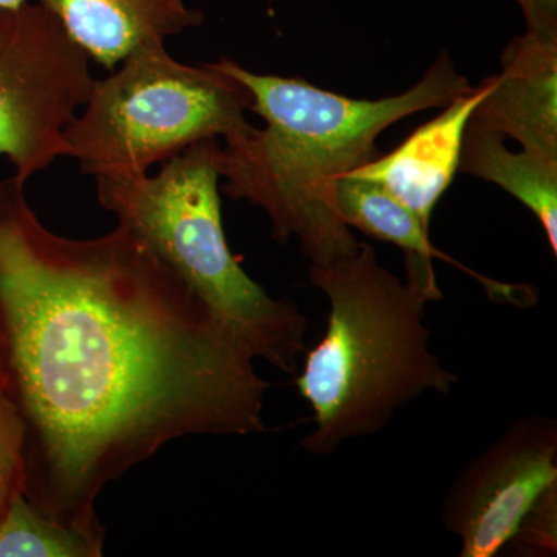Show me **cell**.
<instances>
[{
    "instance_id": "cell-1",
    "label": "cell",
    "mask_w": 557,
    "mask_h": 557,
    "mask_svg": "<svg viewBox=\"0 0 557 557\" xmlns=\"http://www.w3.org/2000/svg\"><path fill=\"white\" fill-rule=\"evenodd\" d=\"M0 182V394L24 429V496L104 547L101 491L166 443L265 431L269 383L211 307L124 225L51 233Z\"/></svg>"
},
{
    "instance_id": "cell-2",
    "label": "cell",
    "mask_w": 557,
    "mask_h": 557,
    "mask_svg": "<svg viewBox=\"0 0 557 557\" xmlns=\"http://www.w3.org/2000/svg\"><path fill=\"white\" fill-rule=\"evenodd\" d=\"M251 94L263 129L215 150L223 193L269 215L274 239H298L311 265L350 255L359 242L336 211V182L380 157L376 139L392 124L442 108L471 89L446 53L416 86L381 100H354L300 78L259 75L237 62H214Z\"/></svg>"
},
{
    "instance_id": "cell-3",
    "label": "cell",
    "mask_w": 557,
    "mask_h": 557,
    "mask_svg": "<svg viewBox=\"0 0 557 557\" xmlns=\"http://www.w3.org/2000/svg\"><path fill=\"white\" fill-rule=\"evenodd\" d=\"M408 278L381 265L366 242L350 255L311 265L329 300L327 327L296 380L313 412L302 446L330 456L348 440L383 431L399 409L428 392L449 395L456 373L431 347L426 306L443 298L432 260L406 255Z\"/></svg>"
},
{
    "instance_id": "cell-4",
    "label": "cell",
    "mask_w": 557,
    "mask_h": 557,
    "mask_svg": "<svg viewBox=\"0 0 557 557\" xmlns=\"http://www.w3.org/2000/svg\"><path fill=\"white\" fill-rule=\"evenodd\" d=\"M218 139H203L164 161L153 177L97 178L98 200L146 242L248 348L293 373L306 348L307 319L274 299L234 258L223 231Z\"/></svg>"
},
{
    "instance_id": "cell-5",
    "label": "cell",
    "mask_w": 557,
    "mask_h": 557,
    "mask_svg": "<svg viewBox=\"0 0 557 557\" xmlns=\"http://www.w3.org/2000/svg\"><path fill=\"white\" fill-rule=\"evenodd\" d=\"M249 104L247 87L218 65L182 64L153 42L95 79L86 110L62 138L83 174L139 177L203 139L245 137L255 129L245 119Z\"/></svg>"
},
{
    "instance_id": "cell-6",
    "label": "cell",
    "mask_w": 557,
    "mask_h": 557,
    "mask_svg": "<svg viewBox=\"0 0 557 557\" xmlns=\"http://www.w3.org/2000/svg\"><path fill=\"white\" fill-rule=\"evenodd\" d=\"M90 58L42 5L0 7V156L17 177L67 156L62 138L86 104Z\"/></svg>"
},
{
    "instance_id": "cell-7",
    "label": "cell",
    "mask_w": 557,
    "mask_h": 557,
    "mask_svg": "<svg viewBox=\"0 0 557 557\" xmlns=\"http://www.w3.org/2000/svg\"><path fill=\"white\" fill-rule=\"evenodd\" d=\"M556 485L555 418H519L461 469L446 494L443 523L460 541L461 557H494Z\"/></svg>"
},
{
    "instance_id": "cell-8",
    "label": "cell",
    "mask_w": 557,
    "mask_h": 557,
    "mask_svg": "<svg viewBox=\"0 0 557 557\" xmlns=\"http://www.w3.org/2000/svg\"><path fill=\"white\" fill-rule=\"evenodd\" d=\"M500 62L469 123L557 160V35L525 30L509 40Z\"/></svg>"
},
{
    "instance_id": "cell-9",
    "label": "cell",
    "mask_w": 557,
    "mask_h": 557,
    "mask_svg": "<svg viewBox=\"0 0 557 557\" xmlns=\"http://www.w3.org/2000/svg\"><path fill=\"white\" fill-rule=\"evenodd\" d=\"M485 89L483 79L448 102L437 119L418 127L397 149L348 174L380 183L429 228L435 205L456 177L465 131Z\"/></svg>"
},
{
    "instance_id": "cell-10",
    "label": "cell",
    "mask_w": 557,
    "mask_h": 557,
    "mask_svg": "<svg viewBox=\"0 0 557 557\" xmlns=\"http://www.w3.org/2000/svg\"><path fill=\"white\" fill-rule=\"evenodd\" d=\"M70 38L108 70L132 51L199 27L205 16L183 0H39Z\"/></svg>"
},
{
    "instance_id": "cell-11",
    "label": "cell",
    "mask_w": 557,
    "mask_h": 557,
    "mask_svg": "<svg viewBox=\"0 0 557 557\" xmlns=\"http://www.w3.org/2000/svg\"><path fill=\"white\" fill-rule=\"evenodd\" d=\"M336 211L348 228L361 231L373 239L388 242L405 249L406 255L424 259H442L475 278L491 299L516 307H530L536 300V289L528 285L507 284L482 276L461 265L456 259L434 247L429 228L401 201L372 180L346 174L336 182Z\"/></svg>"
},
{
    "instance_id": "cell-12",
    "label": "cell",
    "mask_w": 557,
    "mask_h": 557,
    "mask_svg": "<svg viewBox=\"0 0 557 557\" xmlns=\"http://www.w3.org/2000/svg\"><path fill=\"white\" fill-rule=\"evenodd\" d=\"M458 171L500 186L530 209L557 256V160L512 152L502 135L468 123Z\"/></svg>"
},
{
    "instance_id": "cell-13",
    "label": "cell",
    "mask_w": 557,
    "mask_h": 557,
    "mask_svg": "<svg viewBox=\"0 0 557 557\" xmlns=\"http://www.w3.org/2000/svg\"><path fill=\"white\" fill-rule=\"evenodd\" d=\"M102 548L42 515L25 496L0 523V557H100Z\"/></svg>"
},
{
    "instance_id": "cell-14",
    "label": "cell",
    "mask_w": 557,
    "mask_h": 557,
    "mask_svg": "<svg viewBox=\"0 0 557 557\" xmlns=\"http://www.w3.org/2000/svg\"><path fill=\"white\" fill-rule=\"evenodd\" d=\"M24 490V429L16 410L0 394V523Z\"/></svg>"
},
{
    "instance_id": "cell-15",
    "label": "cell",
    "mask_w": 557,
    "mask_h": 557,
    "mask_svg": "<svg viewBox=\"0 0 557 557\" xmlns=\"http://www.w3.org/2000/svg\"><path fill=\"white\" fill-rule=\"evenodd\" d=\"M511 542L527 556H555L557 552V485L544 494L520 523Z\"/></svg>"
},
{
    "instance_id": "cell-16",
    "label": "cell",
    "mask_w": 557,
    "mask_h": 557,
    "mask_svg": "<svg viewBox=\"0 0 557 557\" xmlns=\"http://www.w3.org/2000/svg\"><path fill=\"white\" fill-rule=\"evenodd\" d=\"M527 30L557 35V0H516Z\"/></svg>"
},
{
    "instance_id": "cell-17",
    "label": "cell",
    "mask_w": 557,
    "mask_h": 557,
    "mask_svg": "<svg viewBox=\"0 0 557 557\" xmlns=\"http://www.w3.org/2000/svg\"><path fill=\"white\" fill-rule=\"evenodd\" d=\"M27 3V0H0V7H21Z\"/></svg>"
},
{
    "instance_id": "cell-18",
    "label": "cell",
    "mask_w": 557,
    "mask_h": 557,
    "mask_svg": "<svg viewBox=\"0 0 557 557\" xmlns=\"http://www.w3.org/2000/svg\"><path fill=\"white\" fill-rule=\"evenodd\" d=\"M269 2H271V0H269Z\"/></svg>"
}]
</instances>
